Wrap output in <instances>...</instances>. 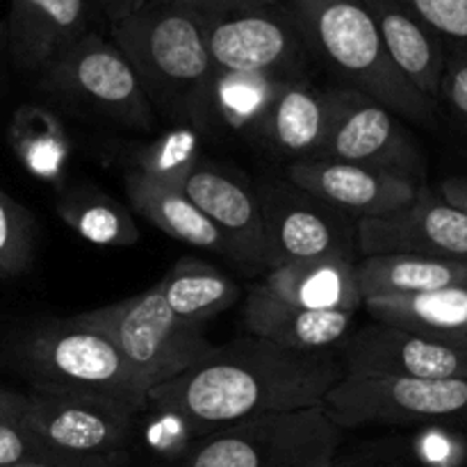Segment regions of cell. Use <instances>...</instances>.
Returning a JSON list of instances; mask_svg holds the SVG:
<instances>
[{"instance_id": "1", "label": "cell", "mask_w": 467, "mask_h": 467, "mask_svg": "<svg viewBox=\"0 0 467 467\" xmlns=\"http://www.w3.org/2000/svg\"><path fill=\"white\" fill-rule=\"evenodd\" d=\"M345 379L340 356L295 351L246 336L214 347L203 360L149 392L155 413L192 429L231 427L272 413L324 406Z\"/></svg>"}, {"instance_id": "2", "label": "cell", "mask_w": 467, "mask_h": 467, "mask_svg": "<svg viewBox=\"0 0 467 467\" xmlns=\"http://www.w3.org/2000/svg\"><path fill=\"white\" fill-rule=\"evenodd\" d=\"M112 41L135 68L155 114L196 132L214 130L217 68L190 0H149L112 23Z\"/></svg>"}, {"instance_id": "3", "label": "cell", "mask_w": 467, "mask_h": 467, "mask_svg": "<svg viewBox=\"0 0 467 467\" xmlns=\"http://www.w3.org/2000/svg\"><path fill=\"white\" fill-rule=\"evenodd\" d=\"M16 351L35 392L103 401L132 415L149 406L144 377L103 331L78 315L35 324Z\"/></svg>"}, {"instance_id": "4", "label": "cell", "mask_w": 467, "mask_h": 467, "mask_svg": "<svg viewBox=\"0 0 467 467\" xmlns=\"http://www.w3.org/2000/svg\"><path fill=\"white\" fill-rule=\"evenodd\" d=\"M308 50L397 117L418 126L436 123L438 105L420 94L390 62L372 16L360 0H287Z\"/></svg>"}, {"instance_id": "5", "label": "cell", "mask_w": 467, "mask_h": 467, "mask_svg": "<svg viewBox=\"0 0 467 467\" xmlns=\"http://www.w3.org/2000/svg\"><path fill=\"white\" fill-rule=\"evenodd\" d=\"M219 73L269 80L304 78L308 46L285 5L190 0Z\"/></svg>"}, {"instance_id": "6", "label": "cell", "mask_w": 467, "mask_h": 467, "mask_svg": "<svg viewBox=\"0 0 467 467\" xmlns=\"http://www.w3.org/2000/svg\"><path fill=\"white\" fill-rule=\"evenodd\" d=\"M342 433L324 406L260 415L210 431L185 467H333Z\"/></svg>"}, {"instance_id": "7", "label": "cell", "mask_w": 467, "mask_h": 467, "mask_svg": "<svg viewBox=\"0 0 467 467\" xmlns=\"http://www.w3.org/2000/svg\"><path fill=\"white\" fill-rule=\"evenodd\" d=\"M78 317L103 331L144 377L150 390L181 377L214 349L205 337L203 324L185 322L173 315L158 285Z\"/></svg>"}, {"instance_id": "8", "label": "cell", "mask_w": 467, "mask_h": 467, "mask_svg": "<svg viewBox=\"0 0 467 467\" xmlns=\"http://www.w3.org/2000/svg\"><path fill=\"white\" fill-rule=\"evenodd\" d=\"M41 87L55 99L112 119L126 128L153 126L155 109L141 80L114 41L85 32L39 73Z\"/></svg>"}, {"instance_id": "9", "label": "cell", "mask_w": 467, "mask_h": 467, "mask_svg": "<svg viewBox=\"0 0 467 467\" xmlns=\"http://www.w3.org/2000/svg\"><path fill=\"white\" fill-rule=\"evenodd\" d=\"M135 418L103 401L32 390L21 424L41 442L48 467H126Z\"/></svg>"}, {"instance_id": "10", "label": "cell", "mask_w": 467, "mask_h": 467, "mask_svg": "<svg viewBox=\"0 0 467 467\" xmlns=\"http://www.w3.org/2000/svg\"><path fill=\"white\" fill-rule=\"evenodd\" d=\"M324 409L342 431L368 424L467 429V379L345 377L328 392Z\"/></svg>"}, {"instance_id": "11", "label": "cell", "mask_w": 467, "mask_h": 467, "mask_svg": "<svg viewBox=\"0 0 467 467\" xmlns=\"http://www.w3.org/2000/svg\"><path fill=\"white\" fill-rule=\"evenodd\" d=\"M265 258L269 269L317 258H354L356 226L290 181L260 185Z\"/></svg>"}, {"instance_id": "12", "label": "cell", "mask_w": 467, "mask_h": 467, "mask_svg": "<svg viewBox=\"0 0 467 467\" xmlns=\"http://www.w3.org/2000/svg\"><path fill=\"white\" fill-rule=\"evenodd\" d=\"M333 117L317 160L360 164L422 185L424 158L395 112L351 87L331 89Z\"/></svg>"}, {"instance_id": "13", "label": "cell", "mask_w": 467, "mask_h": 467, "mask_svg": "<svg viewBox=\"0 0 467 467\" xmlns=\"http://www.w3.org/2000/svg\"><path fill=\"white\" fill-rule=\"evenodd\" d=\"M356 246L368 255H427L467 263V214L420 187L404 208L356 222Z\"/></svg>"}, {"instance_id": "14", "label": "cell", "mask_w": 467, "mask_h": 467, "mask_svg": "<svg viewBox=\"0 0 467 467\" xmlns=\"http://www.w3.org/2000/svg\"><path fill=\"white\" fill-rule=\"evenodd\" d=\"M345 377L467 379V349L431 340L390 324L374 322L347 337L342 347Z\"/></svg>"}, {"instance_id": "15", "label": "cell", "mask_w": 467, "mask_h": 467, "mask_svg": "<svg viewBox=\"0 0 467 467\" xmlns=\"http://www.w3.org/2000/svg\"><path fill=\"white\" fill-rule=\"evenodd\" d=\"M287 181L317 196L345 217L356 222L383 217L404 208L422 185L392 173L337 160H299L287 167Z\"/></svg>"}, {"instance_id": "16", "label": "cell", "mask_w": 467, "mask_h": 467, "mask_svg": "<svg viewBox=\"0 0 467 467\" xmlns=\"http://www.w3.org/2000/svg\"><path fill=\"white\" fill-rule=\"evenodd\" d=\"M181 192L217 228L233 260L267 269L258 194L246 182L199 160L181 182Z\"/></svg>"}, {"instance_id": "17", "label": "cell", "mask_w": 467, "mask_h": 467, "mask_svg": "<svg viewBox=\"0 0 467 467\" xmlns=\"http://www.w3.org/2000/svg\"><path fill=\"white\" fill-rule=\"evenodd\" d=\"M331 117V89H317L304 78H295L276 82L255 126L272 149L299 162L319 158Z\"/></svg>"}, {"instance_id": "18", "label": "cell", "mask_w": 467, "mask_h": 467, "mask_svg": "<svg viewBox=\"0 0 467 467\" xmlns=\"http://www.w3.org/2000/svg\"><path fill=\"white\" fill-rule=\"evenodd\" d=\"M89 21V0H12L7 14V48L23 71L41 73Z\"/></svg>"}, {"instance_id": "19", "label": "cell", "mask_w": 467, "mask_h": 467, "mask_svg": "<svg viewBox=\"0 0 467 467\" xmlns=\"http://www.w3.org/2000/svg\"><path fill=\"white\" fill-rule=\"evenodd\" d=\"M377 26L390 62L401 76L429 100L438 105L447 48L436 32L424 26L404 0H360Z\"/></svg>"}, {"instance_id": "20", "label": "cell", "mask_w": 467, "mask_h": 467, "mask_svg": "<svg viewBox=\"0 0 467 467\" xmlns=\"http://www.w3.org/2000/svg\"><path fill=\"white\" fill-rule=\"evenodd\" d=\"M354 313L345 310H308L285 304L251 287L244 306L249 336L295 351H328L347 340Z\"/></svg>"}, {"instance_id": "21", "label": "cell", "mask_w": 467, "mask_h": 467, "mask_svg": "<svg viewBox=\"0 0 467 467\" xmlns=\"http://www.w3.org/2000/svg\"><path fill=\"white\" fill-rule=\"evenodd\" d=\"M254 290L308 310L356 313L363 306L354 258H317L269 269Z\"/></svg>"}, {"instance_id": "22", "label": "cell", "mask_w": 467, "mask_h": 467, "mask_svg": "<svg viewBox=\"0 0 467 467\" xmlns=\"http://www.w3.org/2000/svg\"><path fill=\"white\" fill-rule=\"evenodd\" d=\"M377 322L467 349V287L365 299Z\"/></svg>"}, {"instance_id": "23", "label": "cell", "mask_w": 467, "mask_h": 467, "mask_svg": "<svg viewBox=\"0 0 467 467\" xmlns=\"http://www.w3.org/2000/svg\"><path fill=\"white\" fill-rule=\"evenodd\" d=\"M126 194L141 217L173 240L228 255V246L217 228L178 187L164 185L135 169L126 176Z\"/></svg>"}, {"instance_id": "24", "label": "cell", "mask_w": 467, "mask_h": 467, "mask_svg": "<svg viewBox=\"0 0 467 467\" xmlns=\"http://www.w3.org/2000/svg\"><path fill=\"white\" fill-rule=\"evenodd\" d=\"M358 287L363 301L467 287V263L427 255H368L358 263Z\"/></svg>"}, {"instance_id": "25", "label": "cell", "mask_w": 467, "mask_h": 467, "mask_svg": "<svg viewBox=\"0 0 467 467\" xmlns=\"http://www.w3.org/2000/svg\"><path fill=\"white\" fill-rule=\"evenodd\" d=\"M158 287L173 315L192 324L208 322L240 296V285L228 274L199 258L176 260Z\"/></svg>"}, {"instance_id": "26", "label": "cell", "mask_w": 467, "mask_h": 467, "mask_svg": "<svg viewBox=\"0 0 467 467\" xmlns=\"http://www.w3.org/2000/svg\"><path fill=\"white\" fill-rule=\"evenodd\" d=\"M55 208L59 219L91 244L132 246L140 242L132 214L94 185L67 187Z\"/></svg>"}, {"instance_id": "27", "label": "cell", "mask_w": 467, "mask_h": 467, "mask_svg": "<svg viewBox=\"0 0 467 467\" xmlns=\"http://www.w3.org/2000/svg\"><path fill=\"white\" fill-rule=\"evenodd\" d=\"M12 146L35 178L57 182L71 158V141L62 123L39 105H26L12 121Z\"/></svg>"}, {"instance_id": "28", "label": "cell", "mask_w": 467, "mask_h": 467, "mask_svg": "<svg viewBox=\"0 0 467 467\" xmlns=\"http://www.w3.org/2000/svg\"><path fill=\"white\" fill-rule=\"evenodd\" d=\"M32 214L0 190V278L21 276L32 263Z\"/></svg>"}, {"instance_id": "29", "label": "cell", "mask_w": 467, "mask_h": 467, "mask_svg": "<svg viewBox=\"0 0 467 467\" xmlns=\"http://www.w3.org/2000/svg\"><path fill=\"white\" fill-rule=\"evenodd\" d=\"M199 150H196L194 140L185 132H176V135L164 137L162 141H155L150 149L141 153L140 167L137 171L146 173V176L155 178V181L164 182L181 190V182L190 173V169L199 162Z\"/></svg>"}, {"instance_id": "30", "label": "cell", "mask_w": 467, "mask_h": 467, "mask_svg": "<svg viewBox=\"0 0 467 467\" xmlns=\"http://www.w3.org/2000/svg\"><path fill=\"white\" fill-rule=\"evenodd\" d=\"M406 7L436 32L447 53L467 55V0H404Z\"/></svg>"}, {"instance_id": "31", "label": "cell", "mask_w": 467, "mask_h": 467, "mask_svg": "<svg viewBox=\"0 0 467 467\" xmlns=\"http://www.w3.org/2000/svg\"><path fill=\"white\" fill-rule=\"evenodd\" d=\"M0 467H48L41 442L18 422H0Z\"/></svg>"}, {"instance_id": "32", "label": "cell", "mask_w": 467, "mask_h": 467, "mask_svg": "<svg viewBox=\"0 0 467 467\" xmlns=\"http://www.w3.org/2000/svg\"><path fill=\"white\" fill-rule=\"evenodd\" d=\"M445 103L451 117L467 130V55L447 53V68L442 76L441 94H438V108Z\"/></svg>"}, {"instance_id": "33", "label": "cell", "mask_w": 467, "mask_h": 467, "mask_svg": "<svg viewBox=\"0 0 467 467\" xmlns=\"http://www.w3.org/2000/svg\"><path fill=\"white\" fill-rule=\"evenodd\" d=\"M418 451L429 467H459L467 459V442L447 427H438L420 438Z\"/></svg>"}, {"instance_id": "34", "label": "cell", "mask_w": 467, "mask_h": 467, "mask_svg": "<svg viewBox=\"0 0 467 467\" xmlns=\"http://www.w3.org/2000/svg\"><path fill=\"white\" fill-rule=\"evenodd\" d=\"M94 3L99 5V9L105 14L109 26H112V23H119L123 21V18L130 16V14H135L137 9L144 7L149 0H94Z\"/></svg>"}, {"instance_id": "35", "label": "cell", "mask_w": 467, "mask_h": 467, "mask_svg": "<svg viewBox=\"0 0 467 467\" xmlns=\"http://www.w3.org/2000/svg\"><path fill=\"white\" fill-rule=\"evenodd\" d=\"M438 194H441L447 203H451L454 208H459L461 213L467 214V176H454L442 181Z\"/></svg>"}, {"instance_id": "36", "label": "cell", "mask_w": 467, "mask_h": 467, "mask_svg": "<svg viewBox=\"0 0 467 467\" xmlns=\"http://www.w3.org/2000/svg\"><path fill=\"white\" fill-rule=\"evenodd\" d=\"M27 395L0 390V422H18L26 410Z\"/></svg>"}, {"instance_id": "37", "label": "cell", "mask_w": 467, "mask_h": 467, "mask_svg": "<svg viewBox=\"0 0 467 467\" xmlns=\"http://www.w3.org/2000/svg\"><path fill=\"white\" fill-rule=\"evenodd\" d=\"M254 3H267V5H283V0H254Z\"/></svg>"}]
</instances>
